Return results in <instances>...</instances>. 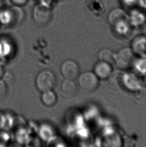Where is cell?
I'll list each match as a JSON object with an SVG mask.
<instances>
[{"mask_svg":"<svg viewBox=\"0 0 146 147\" xmlns=\"http://www.w3.org/2000/svg\"><path fill=\"white\" fill-rule=\"evenodd\" d=\"M135 61L134 52L130 48H122L115 54V64L121 69L130 68Z\"/></svg>","mask_w":146,"mask_h":147,"instance_id":"cell-1","label":"cell"},{"mask_svg":"<svg viewBox=\"0 0 146 147\" xmlns=\"http://www.w3.org/2000/svg\"><path fill=\"white\" fill-rule=\"evenodd\" d=\"M78 83L79 88L83 91L91 92L98 88L99 79L94 72H85L79 76Z\"/></svg>","mask_w":146,"mask_h":147,"instance_id":"cell-2","label":"cell"},{"mask_svg":"<svg viewBox=\"0 0 146 147\" xmlns=\"http://www.w3.org/2000/svg\"><path fill=\"white\" fill-rule=\"evenodd\" d=\"M56 80L55 76L52 72L43 70L37 77L36 86L40 91L43 92L52 90L55 85Z\"/></svg>","mask_w":146,"mask_h":147,"instance_id":"cell-3","label":"cell"},{"mask_svg":"<svg viewBox=\"0 0 146 147\" xmlns=\"http://www.w3.org/2000/svg\"><path fill=\"white\" fill-rule=\"evenodd\" d=\"M52 10L45 4H38L33 9V17L35 21L40 25L47 24L51 20Z\"/></svg>","mask_w":146,"mask_h":147,"instance_id":"cell-4","label":"cell"},{"mask_svg":"<svg viewBox=\"0 0 146 147\" xmlns=\"http://www.w3.org/2000/svg\"><path fill=\"white\" fill-rule=\"evenodd\" d=\"M61 73L66 80H73L79 76V66L76 62L68 60L62 64L61 68Z\"/></svg>","mask_w":146,"mask_h":147,"instance_id":"cell-5","label":"cell"},{"mask_svg":"<svg viewBox=\"0 0 146 147\" xmlns=\"http://www.w3.org/2000/svg\"><path fill=\"white\" fill-rule=\"evenodd\" d=\"M20 10L18 7L5 9L0 12V24L8 25L19 21Z\"/></svg>","mask_w":146,"mask_h":147,"instance_id":"cell-6","label":"cell"},{"mask_svg":"<svg viewBox=\"0 0 146 147\" xmlns=\"http://www.w3.org/2000/svg\"><path fill=\"white\" fill-rule=\"evenodd\" d=\"M93 72L99 80L108 79L113 72L112 64L99 60L94 66Z\"/></svg>","mask_w":146,"mask_h":147,"instance_id":"cell-7","label":"cell"},{"mask_svg":"<svg viewBox=\"0 0 146 147\" xmlns=\"http://www.w3.org/2000/svg\"><path fill=\"white\" fill-rule=\"evenodd\" d=\"M61 92L66 97L72 98L77 95L78 88L72 80H66L62 84Z\"/></svg>","mask_w":146,"mask_h":147,"instance_id":"cell-8","label":"cell"},{"mask_svg":"<svg viewBox=\"0 0 146 147\" xmlns=\"http://www.w3.org/2000/svg\"><path fill=\"white\" fill-rule=\"evenodd\" d=\"M42 100L44 105L48 107H53L57 101V96L52 90L43 92L42 96Z\"/></svg>","mask_w":146,"mask_h":147,"instance_id":"cell-9","label":"cell"},{"mask_svg":"<svg viewBox=\"0 0 146 147\" xmlns=\"http://www.w3.org/2000/svg\"><path fill=\"white\" fill-rule=\"evenodd\" d=\"M99 60L107 62L112 65L115 64V54L111 50L104 49L101 50L98 54Z\"/></svg>","mask_w":146,"mask_h":147,"instance_id":"cell-10","label":"cell"},{"mask_svg":"<svg viewBox=\"0 0 146 147\" xmlns=\"http://www.w3.org/2000/svg\"><path fill=\"white\" fill-rule=\"evenodd\" d=\"M7 89L6 84L1 80H0V101L3 100L7 96Z\"/></svg>","mask_w":146,"mask_h":147,"instance_id":"cell-11","label":"cell"},{"mask_svg":"<svg viewBox=\"0 0 146 147\" xmlns=\"http://www.w3.org/2000/svg\"><path fill=\"white\" fill-rule=\"evenodd\" d=\"M123 2L126 5L128 6V7H131L134 5L136 4L139 2V0H122Z\"/></svg>","mask_w":146,"mask_h":147,"instance_id":"cell-12","label":"cell"},{"mask_svg":"<svg viewBox=\"0 0 146 147\" xmlns=\"http://www.w3.org/2000/svg\"><path fill=\"white\" fill-rule=\"evenodd\" d=\"M28 0H11L14 4L17 6H21L26 4Z\"/></svg>","mask_w":146,"mask_h":147,"instance_id":"cell-13","label":"cell"},{"mask_svg":"<svg viewBox=\"0 0 146 147\" xmlns=\"http://www.w3.org/2000/svg\"><path fill=\"white\" fill-rule=\"evenodd\" d=\"M4 124V117L1 113H0V128L3 127Z\"/></svg>","mask_w":146,"mask_h":147,"instance_id":"cell-14","label":"cell"},{"mask_svg":"<svg viewBox=\"0 0 146 147\" xmlns=\"http://www.w3.org/2000/svg\"><path fill=\"white\" fill-rule=\"evenodd\" d=\"M3 74V69L1 66H0V78H2Z\"/></svg>","mask_w":146,"mask_h":147,"instance_id":"cell-15","label":"cell"},{"mask_svg":"<svg viewBox=\"0 0 146 147\" xmlns=\"http://www.w3.org/2000/svg\"><path fill=\"white\" fill-rule=\"evenodd\" d=\"M3 1H4V0H0V6H1V5L2 4V3L3 2Z\"/></svg>","mask_w":146,"mask_h":147,"instance_id":"cell-16","label":"cell"}]
</instances>
